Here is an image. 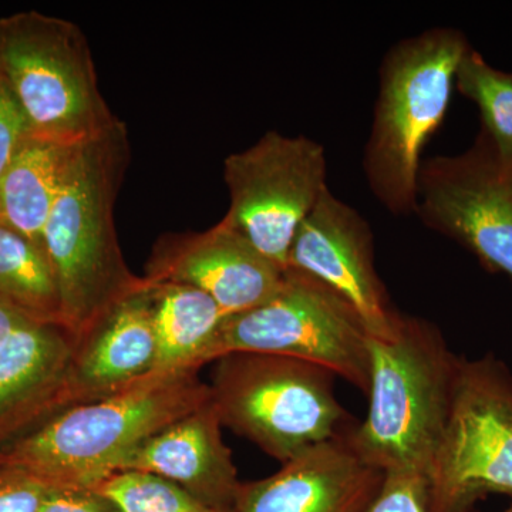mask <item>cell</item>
<instances>
[{
    "instance_id": "obj_1",
    "label": "cell",
    "mask_w": 512,
    "mask_h": 512,
    "mask_svg": "<svg viewBox=\"0 0 512 512\" xmlns=\"http://www.w3.org/2000/svg\"><path fill=\"white\" fill-rule=\"evenodd\" d=\"M127 163L123 121L77 147L43 232L63 325L79 343L121 301L146 286L128 269L114 224Z\"/></svg>"
},
{
    "instance_id": "obj_2",
    "label": "cell",
    "mask_w": 512,
    "mask_h": 512,
    "mask_svg": "<svg viewBox=\"0 0 512 512\" xmlns=\"http://www.w3.org/2000/svg\"><path fill=\"white\" fill-rule=\"evenodd\" d=\"M198 369L153 372L96 402L69 407L0 448V467L50 487L90 488L154 434L210 403Z\"/></svg>"
},
{
    "instance_id": "obj_3",
    "label": "cell",
    "mask_w": 512,
    "mask_h": 512,
    "mask_svg": "<svg viewBox=\"0 0 512 512\" xmlns=\"http://www.w3.org/2000/svg\"><path fill=\"white\" fill-rule=\"evenodd\" d=\"M369 413L352 443L384 474L427 476L450 412L460 357L433 323L404 316L392 336L369 339Z\"/></svg>"
},
{
    "instance_id": "obj_4",
    "label": "cell",
    "mask_w": 512,
    "mask_h": 512,
    "mask_svg": "<svg viewBox=\"0 0 512 512\" xmlns=\"http://www.w3.org/2000/svg\"><path fill=\"white\" fill-rule=\"evenodd\" d=\"M470 47L461 30L430 28L394 43L383 57L362 165L390 214H416L421 157L446 120L458 63Z\"/></svg>"
},
{
    "instance_id": "obj_5",
    "label": "cell",
    "mask_w": 512,
    "mask_h": 512,
    "mask_svg": "<svg viewBox=\"0 0 512 512\" xmlns=\"http://www.w3.org/2000/svg\"><path fill=\"white\" fill-rule=\"evenodd\" d=\"M0 77L30 136L82 146L120 121L100 92L89 42L70 20L36 10L0 18Z\"/></svg>"
},
{
    "instance_id": "obj_6",
    "label": "cell",
    "mask_w": 512,
    "mask_h": 512,
    "mask_svg": "<svg viewBox=\"0 0 512 512\" xmlns=\"http://www.w3.org/2000/svg\"><path fill=\"white\" fill-rule=\"evenodd\" d=\"M335 377L293 357L237 352L215 360L208 386L222 426L284 464L353 427Z\"/></svg>"
},
{
    "instance_id": "obj_7",
    "label": "cell",
    "mask_w": 512,
    "mask_h": 512,
    "mask_svg": "<svg viewBox=\"0 0 512 512\" xmlns=\"http://www.w3.org/2000/svg\"><path fill=\"white\" fill-rule=\"evenodd\" d=\"M370 335L355 309L329 286L296 269L262 305L222 322L208 363L228 353L293 357L329 370L367 394Z\"/></svg>"
},
{
    "instance_id": "obj_8",
    "label": "cell",
    "mask_w": 512,
    "mask_h": 512,
    "mask_svg": "<svg viewBox=\"0 0 512 512\" xmlns=\"http://www.w3.org/2000/svg\"><path fill=\"white\" fill-rule=\"evenodd\" d=\"M431 512L512 497V373L493 353L458 360L446 429L427 471Z\"/></svg>"
},
{
    "instance_id": "obj_9",
    "label": "cell",
    "mask_w": 512,
    "mask_h": 512,
    "mask_svg": "<svg viewBox=\"0 0 512 512\" xmlns=\"http://www.w3.org/2000/svg\"><path fill=\"white\" fill-rule=\"evenodd\" d=\"M326 175L322 144L268 131L225 158L229 208L222 221L286 271L296 232L328 188Z\"/></svg>"
},
{
    "instance_id": "obj_10",
    "label": "cell",
    "mask_w": 512,
    "mask_h": 512,
    "mask_svg": "<svg viewBox=\"0 0 512 512\" xmlns=\"http://www.w3.org/2000/svg\"><path fill=\"white\" fill-rule=\"evenodd\" d=\"M414 215L512 281V165L483 131L463 153L423 160Z\"/></svg>"
},
{
    "instance_id": "obj_11",
    "label": "cell",
    "mask_w": 512,
    "mask_h": 512,
    "mask_svg": "<svg viewBox=\"0 0 512 512\" xmlns=\"http://www.w3.org/2000/svg\"><path fill=\"white\" fill-rule=\"evenodd\" d=\"M288 268L313 276L355 309L372 338H389L400 315L377 274L369 222L330 188L293 238Z\"/></svg>"
},
{
    "instance_id": "obj_12",
    "label": "cell",
    "mask_w": 512,
    "mask_h": 512,
    "mask_svg": "<svg viewBox=\"0 0 512 512\" xmlns=\"http://www.w3.org/2000/svg\"><path fill=\"white\" fill-rule=\"evenodd\" d=\"M284 276V269L221 220L200 234L161 241L144 279L147 284L171 282L200 289L228 318L268 301Z\"/></svg>"
},
{
    "instance_id": "obj_13",
    "label": "cell",
    "mask_w": 512,
    "mask_h": 512,
    "mask_svg": "<svg viewBox=\"0 0 512 512\" xmlns=\"http://www.w3.org/2000/svg\"><path fill=\"white\" fill-rule=\"evenodd\" d=\"M353 427L302 451L272 476L241 483L231 512L369 510L386 474L357 453Z\"/></svg>"
},
{
    "instance_id": "obj_14",
    "label": "cell",
    "mask_w": 512,
    "mask_h": 512,
    "mask_svg": "<svg viewBox=\"0 0 512 512\" xmlns=\"http://www.w3.org/2000/svg\"><path fill=\"white\" fill-rule=\"evenodd\" d=\"M77 348L69 329L36 320L0 342V448L73 406Z\"/></svg>"
},
{
    "instance_id": "obj_15",
    "label": "cell",
    "mask_w": 512,
    "mask_h": 512,
    "mask_svg": "<svg viewBox=\"0 0 512 512\" xmlns=\"http://www.w3.org/2000/svg\"><path fill=\"white\" fill-rule=\"evenodd\" d=\"M221 427L210 400L141 444L119 471L163 477L212 510L231 512L241 481Z\"/></svg>"
},
{
    "instance_id": "obj_16",
    "label": "cell",
    "mask_w": 512,
    "mask_h": 512,
    "mask_svg": "<svg viewBox=\"0 0 512 512\" xmlns=\"http://www.w3.org/2000/svg\"><path fill=\"white\" fill-rule=\"evenodd\" d=\"M156 356L153 299L146 282L79 343L70 375L73 406L104 399L153 373Z\"/></svg>"
},
{
    "instance_id": "obj_17",
    "label": "cell",
    "mask_w": 512,
    "mask_h": 512,
    "mask_svg": "<svg viewBox=\"0 0 512 512\" xmlns=\"http://www.w3.org/2000/svg\"><path fill=\"white\" fill-rule=\"evenodd\" d=\"M77 147L28 134L0 177V221L40 248Z\"/></svg>"
},
{
    "instance_id": "obj_18",
    "label": "cell",
    "mask_w": 512,
    "mask_h": 512,
    "mask_svg": "<svg viewBox=\"0 0 512 512\" xmlns=\"http://www.w3.org/2000/svg\"><path fill=\"white\" fill-rule=\"evenodd\" d=\"M153 299L157 356L153 372L200 370L227 316L207 293L192 286L147 284Z\"/></svg>"
},
{
    "instance_id": "obj_19",
    "label": "cell",
    "mask_w": 512,
    "mask_h": 512,
    "mask_svg": "<svg viewBox=\"0 0 512 512\" xmlns=\"http://www.w3.org/2000/svg\"><path fill=\"white\" fill-rule=\"evenodd\" d=\"M0 301L39 322L63 325L59 291L45 249L2 221Z\"/></svg>"
},
{
    "instance_id": "obj_20",
    "label": "cell",
    "mask_w": 512,
    "mask_h": 512,
    "mask_svg": "<svg viewBox=\"0 0 512 512\" xmlns=\"http://www.w3.org/2000/svg\"><path fill=\"white\" fill-rule=\"evenodd\" d=\"M454 87L480 110L481 128L495 153L512 165V72L495 69L470 47L458 63Z\"/></svg>"
},
{
    "instance_id": "obj_21",
    "label": "cell",
    "mask_w": 512,
    "mask_h": 512,
    "mask_svg": "<svg viewBox=\"0 0 512 512\" xmlns=\"http://www.w3.org/2000/svg\"><path fill=\"white\" fill-rule=\"evenodd\" d=\"M120 512H221L177 484L141 471H119L93 488Z\"/></svg>"
},
{
    "instance_id": "obj_22",
    "label": "cell",
    "mask_w": 512,
    "mask_h": 512,
    "mask_svg": "<svg viewBox=\"0 0 512 512\" xmlns=\"http://www.w3.org/2000/svg\"><path fill=\"white\" fill-rule=\"evenodd\" d=\"M366 512H431L426 477L413 471L386 473L379 494Z\"/></svg>"
},
{
    "instance_id": "obj_23",
    "label": "cell",
    "mask_w": 512,
    "mask_h": 512,
    "mask_svg": "<svg viewBox=\"0 0 512 512\" xmlns=\"http://www.w3.org/2000/svg\"><path fill=\"white\" fill-rule=\"evenodd\" d=\"M50 488L25 471L0 467V512H37Z\"/></svg>"
},
{
    "instance_id": "obj_24",
    "label": "cell",
    "mask_w": 512,
    "mask_h": 512,
    "mask_svg": "<svg viewBox=\"0 0 512 512\" xmlns=\"http://www.w3.org/2000/svg\"><path fill=\"white\" fill-rule=\"evenodd\" d=\"M28 134V123L18 101L0 77V177Z\"/></svg>"
},
{
    "instance_id": "obj_25",
    "label": "cell",
    "mask_w": 512,
    "mask_h": 512,
    "mask_svg": "<svg viewBox=\"0 0 512 512\" xmlns=\"http://www.w3.org/2000/svg\"><path fill=\"white\" fill-rule=\"evenodd\" d=\"M37 512H120L90 488L52 487Z\"/></svg>"
},
{
    "instance_id": "obj_26",
    "label": "cell",
    "mask_w": 512,
    "mask_h": 512,
    "mask_svg": "<svg viewBox=\"0 0 512 512\" xmlns=\"http://www.w3.org/2000/svg\"><path fill=\"white\" fill-rule=\"evenodd\" d=\"M36 319L30 318L26 313L13 308L9 303L0 301V342L10 335L13 330L26 325L29 322H35ZM39 322V320H36Z\"/></svg>"
},
{
    "instance_id": "obj_27",
    "label": "cell",
    "mask_w": 512,
    "mask_h": 512,
    "mask_svg": "<svg viewBox=\"0 0 512 512\" xmlns=\"http://www.w3.org/2000/svg\"><path fill=\"white\" fill-rule=\"evenodd\" d=\"M504 512H512V504L510 505V507L507 508V510H505Z\"/></svg>"
}]
</instances>
